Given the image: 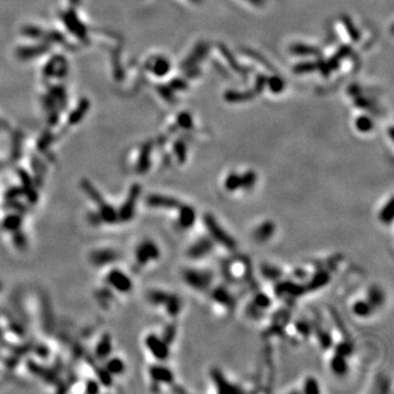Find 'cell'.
Wrapping results in <instances>:
<instances>
[{"instance_id":"cell-17","label":"cell","mask_w":394,"mask_h":394,"mask_svg":"<svg viewBox=\"0 0 394 394\" xmlns=\"http://www.w3.org/2000/svg\"><path fill=\"white\" fill-rule=\"evenodd\" d=\"M330 281V275L325 271H319L315 273L312 278L309 280L307 287V290H318L322 287L326 286Z\"/></svg>"},{"instance_id":"cell-19","label":"cell","mask_w":394,"mask_h":394,"mask_svg":"<svg viewBox=\"0 0 394 394\" xmlns=\"http://www.w3.org/2000/svg\"><path fill=\"white\" fill-rule=\"evenodd\" d=\"M367 301L370 303L374 309L381 307L385 302V292L380 287L373 286L370 287L367 294Z\"/></svg>"},{"instance_id":"cell-28","label":"cell","mask_w":394,"mask_h":394,"mask_svg":"<svg viewBox=\"0 0 394 394\" xmlns=\"http://www.w3.org/2000/svg\"><path fill=\"white\" fill-rule=\"evenodd\" d=\"M114 258H115V253H113L112 251H109V250L97 251L91 256L92 262L94 264H97V265H103V264L114 260Z\"/></svg>"},{"instance_id":"cell-20","label":"cell","mask_w":394,"mask_h":394,"mask_svg":"<svg viewBox=\"0 0 394 394\" xmlns=\"http://www.w3.org/2000/svg\"><path fill=\"white\" fill-rule=\"evenodd\" d=\"M163 307H165L166 311L170 314L171 317H177V315H179V313L182 310L183 303H182L181 298H180L179 296L170 294V296H169L168 300Z\"/></svg>"},{"instance_id":"cell-36","label":"cell","mask_w":394,"mask_h":394,"mask_svg":"<svg viewBox=\"0 0 394 394\" xmlns=\"http://www.w3.org/2000/svg\"><path fill=\"white\" fill-rule=\"evenodd\" d=\"M43 47L41 46H35V47H25L22 48L20 50V56L23 58H31V57H36L39 54H42Z\"/></svg>"},{"instance_id":"cell-1","label":"cell","mask_w":394,"mask_h":394,"mask_svg":"<svg viewBox=\"0 0 394 394\" xmlns=\"http://www.w3.org/2000/svg\"><path fill=\"white\" fill-rule=\"evenodd\" d=\"M204 223L207 231L211 235V240L218 242L228 250H234L236 247L235 240L218 223L217 219L211 213H206L204 216Z\"/></svg>"},{"instance_id":"cell-45","label":"cell","mask_w":394,"mask_h":394,"mask_svg":"<svg viewBox=\"0 0 394 394\" xmlns=\"http://www.w3.org/2000/svg\"><path fill=\"white\" fill-rule=\"evenodd\" d=\"M0 290H1V283H0Z\"/></svg>"},{"instance_id":"cell-3","label":"cell","mask_w":394,"mask_h":394,"mask_svg":"<svg viewBox=\"0 0 394 394\" xmlns=\"http://www.w3.org/2000/svg\"><path fill=\"white\" fill-rule=\"evenodd\" d=\"M83 189L86 191V193L91 197V198L99 204V215H100V220L106 222V223H113L118 220L117 213L115 210L112 208L109 204L103 200L102 196L99 194L98 191H95V189L92 187L89 182L83 183Z\"/></svg>"},{"instance_id":"cell-18","label":"cell","mask_w":394,"mask_h":394,"mask_svg":"<svg viewBox=\"0 0 394 394\" xmlns=\"http://www.w3.org/2000/svg\"><path fill=\"white\" fill-rule=\"evenodd\" d=\"M331 369L333 373L337 376H344L347 374L348 371V364H347V360L346 357L342 356L340 354H336L331 359Z\"/></svg>"},{"instance_id":"cell-34","label":"cell","mask_w":394,"mask_h":394,"mask_svg":"<svg viewBox=\"0 0 394 394\" xmlns=\"http://www.w3.org/2000/svg\"><path fill=\"white\" fill-rule=\"evenodd\" d=\"M303 392L307 394H318L320 393V386L318 384L317 379L314 378H308L305 381V386H303Z\"/></svg>"},{"instance_id":"cell-35","label":"cell","mask_w":394,"mask_h":394,"mask_svg":"<svg viewBox=\"0 0 394 394\" xmlns=\"http://www.w3.org/2000/svg\"><path fill=\"white\" fill-rule=\"evenodd\" d=\"M154 70V72L156 75H159V76H162V75H165V74H167V72L169 71V64H168V61H166L165 59H162V58H158L156 61H155V65H154V68H153Z\"/></svg>"},{"instance_id":"cell-32","label":"cell","mask_w":394,"mask_h":394,"mask_svg":"<svg viewBox=\"0 0 394 394\" xmlns=\"http://www.w3.org/2000/svg\"><path fill=\"white\" fill-rule=\"evenodd\" d=\"M317 335L321 347H322L323 350H329V348L332 346V343H333L332 342V336L330 335L329 332L320 329L317 331Z\"/></svg>"},{"instance_id":"cell-15","label":"cell","mask_w":394,"mask_h":394,"mask_svg":"<svg viewBox=\"0 0 394 394\" xmlns=\"http://www.w3.org/2000/svg\"><path fill=\"white\" fill-rule=\"evenodd\" d=\"M211 297L213 300L219 303V305H221L228 309H232L235 305L234 297L232 296L231 292L222 286H219L217 288L213 289L211 292Z\"/></svg>"},{"instance_id":"cell-38","label":"cell","mask_w":394,"mask_h":394,"mask_svg":"<svg viewBox=\"0 0 394 394\" xmlns=\"http://www.w3.org/2000/svg\"><path fill=\"white\" fill-rule=\"evenodd\" d=\"M176 333H177V328L174 326L173 324L169 325L166 328L165 332H163V335H162V339L165 340L169 345L171 344V343L176 339Z\"/></svg>"},{"instance_id":"cell-5","label":"cell","mask_w":394,"mask_h":394,"mask_svg":"<svg viewBox=\"0 0 394 394\" xmlns=\"http://www.w3.org/2000/svg\"><path fill=\"white\" fill-rule=\"evenodd\" d=\"M142 192V188L139 185L135 184L131 188V191L126 197L125 201L121 208V210L117 212L118 220L121 221H129L135 215V210H136V205H137V199Z\"/></svg>"},{"instance_id":"cell-14","label":"cell","mask_w":394,"mask_h":394,"mask_svg":"<svg viewBox=\"0 0 394 394\" xmlns=\"http://www.w3.org/2000/svg\"><path fill=\"white\" fill-rule=\"evenodd\" d=\"M178 209L179 226L183 229H190L191 227L194 226L196 221V211L194 208L190 205H180Z\"/></svg>"},{"instance_id":"cell-21","label":"cell","mask_w":394,"mask_h":394,"mask_svg":"<svg viewBox=\"0 0 394 394\" xmlns=\"http://www.w3.org/2000/svg\"><path fill=\"white\" fill-rule=\"evenodd\" d=\"M353 313L359 318H367L373 313L375 309L367 300H358L353 305Z\"/></svg>"},{"instance_id":"cell-39","label":"cell","mask_w":394,"mask_h":394,"mask_svg":"<svg viewBox=\"0 0 394 394\" xmlns=\"http://www.w3.org/2000/svg\"><path fill=\"white\" fill-rule=\"evenodd\" d=\"M296 329L303 336H309L311 333V325L306 321H299L296 323Z\"/></svg>"},{"instance_id":"cell-13","label":"cell","mask_w":394,"mask_h":394,"mask_svg":"<svg viewBox=\"0 0 394 394\" xmlns=\"http://www.w3.org/2000/svg\"><path fill=\"white\" fill-rule=\"evenodd\" d=\"M307 291V287L295 281H279L276 286V292L278 296H290L299 297Z\"/></svg>"},{"instance_id":"cell-22","label":"cell","mask_w":394,"mask_h":394,"mask_svg":"<svg viewBox=\"0 0 394 394\" xmlns=\"http://www.w3.org/2000/svg\"><path fill=\"white\" fill-rule=\"evenodd\" d=\"M260 271L263 277L268 280H279L283 276V271L277 266L271 265V264H263Z\"/></svg>"},{"instance_id":"cell-40","label":"cell","mask_w":394,"mask_h":394,"mask_svg":"<svg viewBox=\"0 0 394 394\" xmlns=\"http://www.w3.org/2000/svg\"><path fill=\"white\" fill-rule=\"evenodd\" d=\"M371 126L373 125H371V122L368 120V118H360V120H358L357 127L360 129V131H363V132L369 131Z\"/></svg>"},{"instance_id":"cell-10","label":"cell","mask_w":394,"mask_h":394,"mask_svg":"<svg viewBox=\"0 0 394 394\" xmlns=\"http://www.w3.org/2000/svg\"><path fill=\"white\" fill-rule=\"evenodd\" d=\"M210 376H211L212 382L215 384V386L217 388L218 392H220V393H238V392L243 391L238 386L231 384V382H230L226 378V377L223 376V374L220 370L212 369L211 373H210Z\"/></svg>"},{"instance_id":"cell-27","label":"cell","mask_w":394,"mask_h":394,"mask_svg":"<svg viewBox=\"0 0 394 394\" xmlns=\"http://www.w3.org/2000/svg\"><path fill=\"white\" fill-rule=\"evenodd\" d=\"M106 371L110 375H121L122 373H124V370H125V365H124V362L120 358H111L109 359L108 362L105 364V368Z\"/></svg>"},{"instance_id":"cell-43","label":"cell","mask_w":394,"mask_h":394,"mask_svg":"<svg viewBox=\"0 0 394 394\" xmlns=\"http://www.w3.org/2000/svg\"><path fill=\"white\" fill-rule=\"evenodd\" d=\"M250 1L253 2V3H255V4H260L262 2V0H250Z\"/></svg>"},{"instance_id":"cell-7","label":"cell","mask_w":394,"mask_h":394,"mask_svg":"<svg viewBox=\"0 0 394 394\" xmlns=\"http://www.w3.org/2000/svg\"><path fill=\"white\" fill-rule=\"evenodd\" d=\"M106 281L108 284L113 287V288L122 294H127V292L133 289V281L124 272L120 269H112V271L106 276Z\"/></svg>"},{"instance_id":"cell-9","label":"cell","mask_w":394,"mask_h":394,"mask_svg":"<svg viewBox=\"0 0 394 394\" xmlns=\"http://www.w3.org/2000/svg\"><path fill=\"white\" fill-rule=\"evenodd\" d=\"M63 21L67 29L72 34L77 36L79 39H84L87 37V29L84 27V24L78 18L75 12L68 11L63 14Z\"/></svg>"},{"instance_id":"cell-44","label":"cell","mask_w":394,"mask_h":394,"mask_svg":"<svg viewBox=\"0 0 394 394\" xmlns=\"http://www.w3.org/2000/svg\"><path fill=\"white\" fill-rule=\"evenodd\" d=\"M70 1L72 2V4H78V3H80V0H70Z\"/></svg>"},{"instance_id":"cell-42","label":"cell","mask_w":394,"mask_h":394,"mask_svg":"<svg viewBox=\"0 0 394 394\" xmlns=\"http://www.w3.org/2000/svg\"><path fill=\"white\" fill-rule=\"evenodd\" d=\"M294 275L298 279H305L307 277V272L302 271V269H297V271L294 272Z\"/></svg>"},{"instance_id":"cell-4","label":"cell","mask_w":394,"mask_h":394,"mask_svg":"<svg viewBox=\"0 0 394 394\" xmlns=\"http://www.w3.org/2000/svg\"><path fill=\"white\" fill-rule=\"evenodd\" d=\"M135 257L139 266H146L149 263L157 261L160 257V250L154 241L145 240L142 243H139L136 252H135Z\"/></svg>"},{"instance_id":"cell-30","label":"cell","mask_w":394,"mask_h":394,"mask_svg":"<svg viewBox=\"0 0 394 394\" xmlns=\"http://www.w3.org/2000/svg\"><path fill=\"white\" fill-rule=\"evenodd\" d=\"M240 177H241V189L251 190V189L254 188L256 180H257L255 172L246 171L245 173H243Z\"/></svg>"},{"instance_id":"cell-2","label":"cell","mask_w":394,"mask_h":394,"mask_svg":"<svg viewBox=\"0 0 394 394\" xmlns=\"http://www.w3.org/2000/svg\"><path fill=\"white\" fill-rule=\"evenodd\" d=\"M183 279L191 288L204 291L211 286L213 276L211 272L206 269L188 268L183 272Z\"/></svg>"},{"instance_id":"cell-11","label":"cell","mask_w":394,"mask_h":394,"mask_svg":"<svg viewBox=\"0 0 394 394\" xmlns=\"http://www.w3.org/2000/svg\"><path fill=\"white\" fill-rule=\"evenodd\" d=\"M146 204L149 207L153 208H166V209H174V208H178L181 202L180 200L173 198L170 196H165V195H159V194H153L149 195L147 198H146Z\"/></svg>"},{"instance_id":"cell-23","label":"cell","mask_w":394,"mask_h":394,"mask_svg":"<svg viewBox=\"0 0 394 394\" xmlns=\"http://www.w3.org/2000/svg\"><path fill=\"white\" fill-rule=\"evenodd\" d=\"M111 350H112V343H111V339L108 335H104L102 339L100 340V342L98 343L97 348H95V353H97V357L98 358H108L109 355L111 354Z\"/></svg>"},{"instance_id":"cell-12","label":"cell","mask_w":394,"mask_h":394,"mask_svg":"<svg viewBox=\"0 0 394 394\" xmlns=\"http://www.w3.org/2000/svg\"><path fill=\"white\" fill-rule=\"evenodd\" d=\"M149 374L151 379H153L158 385H172L174 381V375L172 371L168 367L161 365H154L149 369Z\"/></svg>"},{"instance_id":"cell-26","label":"cell","mask_w":394,"mask_h":394,"mask_svg":"<svg viewBox=\"0 0 394 394\" xmlns=\"http://www.w3.org/2000/svg\"><path fill=\"white\" fill-rule=\"evenodd\" d=\"M150 151L151 147L150 146H145L142 150V154L139 156L138 163H137V170L138 172H146L149 169L150 166Z\"/></svg>"},{"instance_id":"cell-16","label":"cell","mask_w":394,"mask_h":394,"mask_svg":"<svg viewBox=\"0 0 394 394\" xmlns=\"http://www.w3.org/2000/svg\"><path fill=\"white\" fill-rule=\"evenodd\" d=\"M276 231L275 223L271 220H266L258 224L256 229L254 230V239L257 242H266L269 239H272Z\"/></svg>"},{"instance_id":"cell-33","label":"cell","mask_w":394,"mask_h":394,"mask_svg":"<svg viewBox=\"0 0 394 394\" xmlns=\"http://www.w3.org/2000/svg\"><path fill=\"white\" fill-rule=\"evenodd\" d=\"M353 350H354V348H353V345H352L351 342L343 341V342L340 343V344L336 345L335 353L340 354V355H342V356H344V357L347 358L348 356H350V355L353 354Z\"/></svg>"},{"instance_id":"cell-31","label":"cell","mask_w":394,"mask_h":394,"mask_svg":"<svg viewBox=\"0 0 394 394\" xmlns=\"http://www.w3.org/2000/svg\"><path fill=\"white\" fill-rule=\"evenodd\" d=\"M252 305L255 306L257 309H260V310H264V309H267L272 305V300L267 295L261 292V294H257L254 297Z\"/></svg>"},{"instance_id":"cell-24","label":"cell","mask_w":394,"mask_h":394,"mask_svg":"<svg viewBox=\"0 0 394 394\" xmlns=\"http://www.w3.org/2000/svg\"><path fill=\"white\" fill-rule=\"evenodd\" d=\"M170 294L163 290H150L147 295L148 301L154 306H165Z\"/></svg>"},{"instance_id":"cell-8","label":"cell","mask_w":394,"mask_h":394,"mask_svg":"<svg viewBox=\"0 0 394 394\" xmlns=\"http://www.w3.org/2000/svg\"><path fill=\"white\" fill-rule=\"evenodd\" d=\"M213 249V241L210 238H199L189 247L188 256L193 260L206 257Z\"/></svg>"},{"instance_id":"cell-41","label":"cell","mask_w":394,"mask_h":394,"mask_svg":"<svg viewBox=\"0 0 394 394\" xmlns=\"http://www.w3.org/2000/svg\"><path fill=\"white\" fill-rule=\"evenodd\" d=\"M87 391L90 392V393L98 392V391H99V386H98L97 382L90 381V382H89V386H87Z\"/></svg>"},{"instance_id":"cell-6","label":"cell","mask_w":394,"mask_h":394,"mask_svg":"<svg viewBox=\"0 0 394 394\" xmlns=\"http://www.w3.org/2000/svg\"><path fill=\"white\" fill-rule=\"evenodd\" d=\"M146 347L158 360H166L170 356V345L156 334H149L145 339Z\"/></svg>"},{"instance_id":"cell-25","label":"cell","mask_w":394,"mask_h":394,"mask_svg":"<svg viewBox=\"0 0 394 394\" xmlns=\"http://www.w3.org/2000/svg\"><path fill=\"white\" fill-rule=\"evenodd\" d=\"M393 198H390L388 200L387 204L382 207V209L379 212V219L382 223L389 224L393 221V216H394V208H393Z\"/></svg>"},{"instance_id":"cell-29","label":"cell","mask_w":394,"mask_h":394,"mask_svg":"<svg viewBox=\"0 0 394 394\" xmlns=\"http://www.w3.org/2000/svg\"><path fill=\"white\" fill-rule=\"evenodd\" d=\"M224 189L229 192H235L241 189V177L236 173H230L227 178L224 179Z\"/></svg>"},{"instance_id":"cell-37","label":"cell","mask_w":394,"mask_h":394,"mask_svg":"<svg viewBox=\"0 0 394 394\" xmlns=\"http://www.w3.org/2000/svg\"><path fill=\"white\" fill-rule=\"evenodd\" d=\"M88 108H89V103L84 102V101H83V102L80 104V106H79L77 110H75L74 112H72V114H71V116L69 118V122H71L72 124H75L79 120H81L82 116L84 115L83 113L87 111Z\"/></svg>"}]
</instances>
